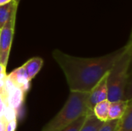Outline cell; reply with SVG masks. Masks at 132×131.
<instances>
[{
    "mask_svg": "<svg viewBox=\"0 0 132 131\" xmlns=\"http://www.w3.org/2000/svg\"><path fill=\"white\" fill-rule=\"evenodd\" d=\"M6 76H7L6 72H5V73H0V80L5 79V78L6 77Z\"/></svg>",
    "mask_w": 132,
    "mask_h": 131,
    "instance_id": "cell-21",
    "label": "cell"
},
{
    "mask_svg": "<svg viewBox=\"0 0 132 131\" xmlns=\"http://www.w3.org/2000/svg\"><path fill=\"white\" fill-rule=\"evenodd\" d=\"M120 124V120H110L104 123L98 131H118Z\"/></svg>",
    "mask_w": 132,
    "mask_h": 131,
    "instance_id": "cell-15",
    "label": "cell"
},
{
    "mask_svg": "<svg viewBox=\"0 0 132 131\" xmlns=\"http://www.w3.org/2000/svg\"><path fill=\"white\" fill-rule=\"evenodd\" d=\"M88 116V115H87ZM87 116H83L71 123L70 124L67 125V127H63V129L60 130L59 131H80L82 128L83 125L84 124V122L87 119Z\"/></svg>",
    "mask_w": 132,
    "mask_h": 131,
    "instance_id": "cell-14",
    "label": "cell"
},
{
    "mask_svg": "<svg viewBox=\"0 0 132 131\" xmlns=\"http://www.w3.org/2000/svg\"><path fill=\"white\" fill-rule=\"evenodd\" d=\"M7 123L4 120L3 118H0V131H6Z\"/></svg>",
    "mask_w": 132,
    "mask_h": 131,
    "instance_id": "cell-18",
    "label": "cell"
},
{
    "mask_svg": "<svg viewBox=\"0 0 132 131\" xmlns=\"http://www.w3.org/2000/svg\"><path fill=\"white\" fill-rule=\"evenodd\" d=\"M43 66V60L40 57H33L27 60L22 66L23 67L28 78L32 80L40 71Z\"/></svg>",
    "mask_w": 132,
    "mask_h": 131,
    "instance_id": "cell-9",
    "label": "cell"
},
{
    "mask_svg": "<svg viewBox=\"0 0 132 131\" xmlns=\"http://www.w3.org/2000/svg\"><path fill=\"white\" fill-rule=\"evenodd\" d=\"M17 127V120L10 121L6 124V131H15Z\"/></svg>",
    "mask_w": 132,
    "mask_h": 131,
    "instance_id": "cell-17",
    "label": "cell"
},
{
    "mask_svg": "<svg viewBox=\"0 0 132 131\" xmlns=\"http://www.w3.org/2000/svg\"><path fill=\"white\" fill-rule=\"evenodd\" d=\"M129 100H119L115 102H110L109 112H108V120H121L125 114L129 103Z\"/></svg>",
    "mask_w": 132,
    "mask_h": 131,
    "instance_id": "cell-8",
    "label": "cell"
},
{
    "mask_svg": "<svg viewBox=\"0 0 132 131\" xmlns=\"http://www.w3.org/2000/svg\"><path fill=\"white\" fill-rule=\"evenodd\" d=\"M108 74V73L89 92L88 107L91 112L93 110L94 107L97 103L108 100V85H107Z\"/></svg>",
    "mask_w": 132,
    "mask_h": 131,
    "instance_id": "cell-5",
    "label": "cell"
},
{
    "mask_svg": "<svg viewBox=\"0 0 132 131\" xmlns=\"http://www.w3.org/2000/svg\"><path fill=\"white\" fill-rule=\"evenodd\" d=\"M2 118H3L6 123H9L10 121L17 120L18 116H17V113L15 110H13L12 108H11L9 107H6Z\"/></svg>",
    "mask_w": 132,
    "mask_h": 131,
    "instance_id": "cell-16",
    "label": "cell"
},
{
    "mask_svg": "<svg viewBox=\"0 0 132 131\" xmlns=\"http://www.w3.org/2000/svg\"><path fill=\"white\" fill-rule=\"evenodd\" d=\"M88 97L89 93L70 92L63 108L42 131H59L80 117L93 113L88 107Z\"/></svg>",
    "mask_w": 132,
    "mask_h": 131,
    "instance_id": "cell-3",
    "label": "cell"
},
{
    "mask_svg": "<svg viewBox=\"0 0 132 131\" xmlns=\"http://www.w3.org/2000/svg\"><path fill=\"white\" fill-rule=\"evenodd\" d=\"M7 76L12 80V81L15 84L17 87L20 88L25 93H27L29 91L30 88L31 80L28 78L22 66L15 69Z\"/></svg>",
    "mask_w": 132,
    "mask_h": 131,
    "instance_id": "cell-6",
    "label": "cell"
},
{
    "mask_svg": "<svg viewBox=\"0 0 132 131\" xmlns=\"http://www.w3.org/2000/svg\"><path fill=\"white\" fill-rule=\"evenodd\" d=\"M12 1V0H0V5H5L7 3H9Z\"/></svg>",
    "mask_w": 132,
    "mask_h": 131,
    "instance_id": "cell-19",
    "label": "cell"
},
{
    "mask_svg": "<svg viewBox=\"0 0 132 131\" xmlns=\"http://www.w3.org/2000/svg\"><path fill=\"white\" fill-rule=\"evenodd\" d=\"M16 12H14L9 19L0 29V64L7 66L11 46L13 39Z\"/></svg>",
    "mask_w": 132,
    "mask_h": 131,
    "instance_id": "cell-4",
    "label": "cell"
},
{
    "mask_svg": "<svg viewBox=\"0 0 132 131\" xmlns=\"http://www.w3.org/2000/svg\"><path fill=\"white\" fill-rule=\"evenodd\" d=\"M25 95L26 93L19 87L14 88L7 94V107L15 110L18 117L24 103Z\"/></svg>",
    "mask_w": 132,
    "mask_h": 131,
    "instance_id": "cell-7",
    "label": "cell"
},
{
    "mask_svg": "<svg viewBox=\"0 0 132 131\" xmlns=\"http://www.w3.org/2000/svg\"><path fill=\"white\" fill-rule=\"evenodd\" d=\"M5 70H6V67H5L2 64H0V73H5Z\"/></svg>",
    "mask_w": 132,
    "mask_h": 131,
    "instance_id": "cell-20",
    "label": "cell"
},
{
    "mask_svg": "<svg viewBox=\"0 0 132 131\" xmlns=\"http://www.w3.org/2000/svg\"><path fill=\"white\" fill-rule=\"evenodd\" d=\"M118 131H132V103H129L128 107L120 120Z\"/></svg>",
    "mask_w": 132,
    "mask_h": 131,
    "instance_id": "cell-12",
    "label": "cell"
},
{
    "mask_svg": "<svg viewBox=\"0 0 132 131\" xmlns=\"http://www.w3.org/2000/svg\"></svg>",
    "mask_w": 132,
    "mask_h": 131,
    "instance_id": "cell-23",
    "label": "cell"
},
{
    "mask_svg": "<svg viewBox=\"0 0 132 131\" xmlns=\"http://www.w3.org/2000/svg\"><path fill=\"white\" fill-rule=\"evenodd\" d=\"M110 101L108 100H104L97 103L92 110L93 114L97 120L101 122H106L108 120V112H109Z\"/></svg>",
    "mask_w": 132,
    "mask_h": 131,
    "instance_id": "cell-11",
    "label": "cell"
},
{
    "mask_svg": "<svg viewBox=\"0 0 132 131\" xmlns=\"http://www.w3.org/2000/svg\"><path fill=\"white\" fill-rule=\"evenodd\" d=\"M16 1H17V2H19V0H16Z\"/></svg>",
    "mask_w": 132,
    "mask_h": 131,
    "instance_id": "cell-22",
    "label": "cell"
},
{
    "mask_svg": "<svg viewBox=\"0 0 132 131\" xmlns=\"http://www.w3.org/2000/svg\"><path fill=\"white\" fill-rule=\"evenodd\" d=\"M18 3L19 2L16 0H12L9 3L0 5V29L3 27L12 13L17 11Z\"/></svg>",
    "mask_w": 132,
    "mask_h": 131,
    "instance_id": "cell-10",
    "label": "cell"
},
{
    "mask_svg": "<svg viewBox=\"0 0 132 131\" xmlns=\"http://www.w3.org/2000/svg\"><path fill=\"white\" fill-rule=\"evenodd\" d=\"M125 49L121 48L97 57H79L54 49L52 56L63 71L70 92L89 93L110 71Z\"/></svg>",
    "mask_w": 132,
    "mask_h": 131,
    "instance_id": "cell-1",
    "label": "cell"
},
{
    "mask_svg": "<svg viewBox=\"0 0 132 131\" xmlns=\"http://www.w3.org/2000/svg\"><path fill=\"white\" fill-rule=\"evenodd\" d=\"M132 59V39L125 45V49L114 63L108 74V100L110 102L131 100L128 90H131L130 67Z\"/></svg>",
    "mask_w": 132,
    "mask_h": 131,
    "instance_id": "cell-2",
    "label": "cell"
},
{
    "mask_svg": "<svg viewBox=\"0 0 132 131\" xmlns=\"http://www.w3.org/2000/svg\"><path fill=\"white\" fill-rule=\"evenodd\" d=\"M103 124L104 122L100 121L93 113H90L87 117L84 124L80 131H98Z\"/></svg>",
    "mask_w": 132,
    "mask_h": 131,
    "instance_id": "cell-13",
    "label": "cell"
}]
</instances>
